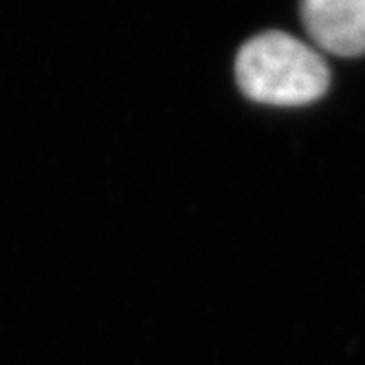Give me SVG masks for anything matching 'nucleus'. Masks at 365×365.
<instances>
[{
  "mask_svg": "<svg viewBox=\"0 0 365 365\" xmlns=\"http://www.w3.org/2000/svg\"><path fill=\"white\" fill-rule=\"evenodd\" d=\"M240 91L269 106H304L330 86V73L319 53L297 38L269 31L251 38L238 53Z\"/></svg>",
  "mask_w": 365,
  "mask_h": 365,
  "instance_id": "f257e3e1",
  "label": "nucleus"
},
{
  "mask_svg": "<svg viewBox=\"0 0 365 365\" xmlns=\"http://www.w3.org/2000/svg\"><path fill=\"white\" fill-rule=\"evenodd\" d=\"M302 20L310 38L328 53H365V0H306Z\"/></svg>",
  "mask_w": 365,
  "mask_h": 365,
  "instance_id": "f03ea898",
  "label": "nucleus"
}]
</instances>
